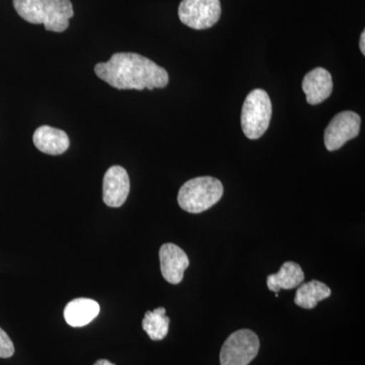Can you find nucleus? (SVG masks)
Wrapping results in <instances>:
<instances>
[{
    "label": "nucleus",
    "mask_w": 365,
    "mask_h": 365,
    "mask_svg": "<svg viewBox=\"0 0 365 365\" xmlns=\"http://www.w3.org/2000/svg\"><path fill=\"white\" fill-rule=\"evenodd\" d=\"M95 72L98 78L117 90L153 91L169 83V73L165 68L136 53H116L109 61L98 63Z\"/></svg>",
    "instance_id": "f257e3e1"
},
{
    "label": "nucleus",
    "mask_w": 365,
    "mask_h": 365,
    "mask_svg": "<svg viewBox=\"0 0 365 365\" xmlns=\"http://www.w3.org/2000/svg\"><path fill=\"white\" fill-rule=\"evenodd\" d=\"M13 4L21 19L55 33L67 30L74 16L71 0H13Z\"/></svg>",
    "instance_id": "f03ea898"
},
{
    "label": "nucleus",
    "mask_w": 365,
    "mask_h": 365,
    "mask_svg": "<svg viewBox=\"0 0 365 365\" xmlns=\"http://www.w3.org/2000/svg\"><path fill=\"white\" fill-rule=\"evenodd\" d=\"M223 186L212 177H198L185 182L178 194V203L189 213L208 210L222 199Z\"/></svg>",
    "instance_id": "7ed1b4c3"
},
{
    "label": "nucleus",
    "mask_w": 365,
    "mask_h": 365,
    "mask_svg": "<svg viewBox=\"0 0 365 365\" xmlns=\"http://www.w3.org/2000/svg\"><path fill=\"white\" fill-rule=\"evenodd\" d=\"M272 117L270 97L264 90L256 88L247 96L242 105L241 123L245 135L259 139L264 135Z\"/></svg>",
    "instance_id": "20e7f679"
},
{
    "label": "nucleus",
    "mask_w": 365,
    "mask_h": 365,
    "mask_svg": "<svg viewBox=\"0 0 365 365\" xmlns=\"http://www.w3.org/2000/svg\"><path fill=\"white\" fill-rule=\"evenodd\" d=\"M260 340L248 329L232 333L223 343L220 351L222 365H248L258 355Z\"/></svg>",
    "instance_id": "39448f33"
},
{
    "label": "nucleus",
    "mask_w": 365,
    "mask_h": 365,
    "mask_svg": "<svg viewBox=\"0 0 365 365\" xmlns=\"http://www.w3.org/2000/svg\"><path fill=\"white\" fill-rule=\"evenodd\" d=\"M222 4L220 0H182L179 18L184 25L194 30H206L220 21Z\"/></svg>",
    "instance_id": "423d86ee"
},
{
    "label": "nucleus",
    "mask_w": 365,
    "mask_h": 365,
    "mask_svg": "<svg viewBox=\"0 0 365 365\" xmlns=\"http://www.w3.org/2000/svg\"><path fill=\"white\" fill-rule=\"evenodd\" d=\"M361 119L356 113L341 112L333 118L325 130V145L329 151L339 150L359 134Z\"/></svg>",
    "instance_id": "0eeeda50"
},
{
    "label": "nucleus",
    "mask_w": 365,
    "mask_h": 365,
    "mask_svg": "<svg viewBox=\"0 0 365 365\" xmlns=\"http://www.w3.org/2000/svg\"><path fill=\"white\" fill-rule=\"evenodd\" d=\"M130 192L128 173L120 165H113L106 172L103 181V200L109 207L123 205Z\"/></svg>",
    "instance_id": "6e6552de"
},
{
    "label": "nucleus",
    "mask_w": 365,
    "mask_h": 365,
    "mask_svg": "<svg viewBox=\"0 0 365 365\" xmlns=\"http://www.w3.org/2000/svg\"><path fill=\"white\" fill-rule=\"evenodd\" d=\"M160 260L163 277L170 284L181 283L190 264L187 254L177 245L168 242L160 247Z\"/></svg>",
    "instance_id": "1a4fd4ad"
},
{
    "label": "nucleus",
    "mask_w": 365,
    "mask_h": 365,
    "mask_svg": "<svg viewBox=\"0 0 365 365\" xmlns=\"http://www.w3.org/2000/svg\"><path fill=\"white\" fill-rule=\"evenodd\" d=\"M302 91L309 105H318L330 97L333 91L332 76L322 67L309 71L302 81Z\"/></svg>",
    "instance_id": "9d476101"
},
{
    "label": "nucleus",
    "mask_w": 365,
    "mask_h": 365,
    "mask_svg": "<svg viewBox=\"0 0 365 365\" xmlns=\"http://www.w3.org/2000/svg\"><path fill=\"white\" fill-rule=\"evenodd\" d=\"M33 143L43 153L50 155H60L66 153L71 145L66 132L43 125L35 131Z\"/></svg>",
    "instance_id": "9b49d317"
},
{
    "label": "nucleus",
    "mask_w": 365,
    "mask_h": 365,
    "mask_svg": "<svg viewBox=\"0 0 365 365\" xmlns=\"http://www.w3.org/2000/svg\"><path fill=\"white\" fill-rule=\"evenodd\" d=\"M100 304L91 299H76L67 304L64 309V319L69 326L85 327L97 318L100 314Z\"/></svg>",
    "instance_id": "f8f14e48"
},
{
    "label": "nucleus",
    "mask_w": 365,
    "mask_h": 365,
    "mask_svg": "<svg viewBox=\"0 0 365 365\" xmlns=\"http://www.w3.org/2000/svg\"><path fill=\"white\" fill-rule=\"evenodd\" d=\"M304 273L299 264L285 262L276 274L269 275L267 287L271 292L278 294L281 289H294L302 284Z\"/></svg>",
    "instance_id": "ddd939ff"
},
{
    "label": "nucleus",
    "mask_w": 365,
    "mask_h": 365,
    "mask_svg": "<svg viewBox=\"0 0 365 365\" xmlns=\"http://www.w3.org/2000/svg\"><path fill=\"white\" fill-rule=\"evenodd\" d=\"M330 295L331 289L325 283L313 280L299 285L295 294L294 302L302 309H312Z\"/></svg>",
    "instance_id": "4468645a"
},
{
    "label": "nucleus",
    "mask_w": 365,
    "mask_h": 365,
    "mask_svg": "<svg viewBox=\"0 0 365 365\" xmlns=\"http://www.w3.org/2000/svg\"><path fill=\"white\" fill-rule=\"evenodd\" d=\"M170 318L165 316V307H158L155 311L146 312L143 319V329L153 341H160L169 332Z\"/></svg>",
    "instance_id": "2eb2a0df"
},
{
    "label": "nucleus",
    "mask_w": 365,
    "mask_h": 365,
    "mask_svg": "<svg viewBox=\"0 0 365 365\" xmlns=\"http://www.w3.org/2000/svg\"><path fill=\"white\" fill-rule=\"evenodd\" d=\"M14 353V345L9 336L0 328V359H9Z\"/></svg>",
    "instance_id": "dca6fc26"
},
{
    "label": "nucleus",
    "mask_w": 365,
    "mask_h": 365,
    "mask_svg": "<svg viewBox=\"0 0 365 365\" xmlns=\"http://www.w3.org/2000/svg\"><path fill=\"white\" fill-rule=\"evenodd\" d=\"M360 50H361L362 54H365V32H362L361 37H360Z\"/></svg>",
    "instance_id": "f3484780"
},
{
    "label": "nucleus",
    "mask_w": 365,
    "mask_h": 365,
    "mask_svg": "<svg viewBox=\"0 0 365 365\" xmlns=\"http://www.w3.org/2000/svg\"><path fill=\"white\" fill-rule=\"evenodd\" d=\"M93 365H115V364H112V362L109 361V360L100 359V360H98V361L96 362V364Z\"/></svg>",
    "instance_id": "a211bd4d"
}]
</instances>
